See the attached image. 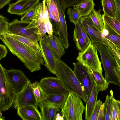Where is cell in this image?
<instances>
[{
	"label": "cell",
	"instance_id": "e575fe53",
	"mask_svg": "<svg viewBox=\"0 0 120 120\" xmlns=\"http://www.w3.org/2000/svg\"><path fill=\"white\" fill-rule=\"evenodd\" d=\"M102 104L100 100L97 101L89 120H97L101 106Z\"/></svg>",
	"mask_w": 120,
	"mask_h": 120
},
{
	"label": "cell",
	"instance_id": "f35d334b",
	"mask_svg": "<svg viewBox=\"0 0 120 120\" xmlns=\"http://www.w3.org/2000/svg\"><path fill=\"white\" fill-rule=\"evenodd\" d=\"M8 53V50L5 45L0 44V60L3 58H5Z\"/></svg>",
	"mask_w": 120,
	"mask_h": 120
},
{
	"label": "cell",
	"instance_id": "52a82bcc",
	"mask_svg": "<svg viewBox=\"0 0 120 120\" xmlns=\"http://www.w3.org/2000/svg\"><path fill=\"white\" fill-rule=\"evenodd\" d=\"M97 50L90 41L87 48L83 51L79 53L76 59L89 69L102 74L101 63L98 56Z\"/></svg>",
	"mask_w": 120,
	"mask_h": 120
},
{
	"label": "cell",
	"instance_id": "5bb4252c",
	"mask_svg": "<svg viewBox=\"0 0 120 120\" xmlns=\"http://www.w3.org/2000/svg\"><path fill=\"white\" fill-rule=\"evenodd\" d=\"M57 35L53 33L52 35H47L43 39L49 45L56 60L60 59L65 52L64 48Z\"/></svg>",
	"mask_w": 120,
	"mask_h": 120
},
{
	"label": "cell",
	"instance_id": "ee69618b",
	"mask_svg": "<svg viewBox=\"0 0 120 120\" xmlns=\"http://www.w3.org/2000/svg\"><path fill=\"white\" fill-rule=\"evenodd\" d=\"M64 120V118L62 116H61L59 113H57L56 115L55 120Z\"/></svg>",
	"mask_w": 120,
	"mask_h": 120
},
{
	"label": "cell",
	"instance_id": "ffe728a7",
	"mask_svg": "<svg viewBox=\"0 0 120 120\" xmlns=\"http://www.w3.org/2000/svg\"><path fill=\"white\" fill-rule=\"evenodd\" d=\"M69 92L48 95L44 101L52 103L60 109H62L65 104Z\"/></svg>",
	"mask_w": 120,
	"mask_h": 120
},
{
	"label": "cell",
	"instance_id": "7bdbcfd3",
	"mask_svg": "<svg viewBox=\"0 0 120 120\" xmlns=\"http://www.w3.org/2000/svg\"><path fill=\"white\" fill-rule=\"evenodd\" d=\"M11 0H0V9H2L7 4H9Z\"/></svg>",
	"mask_w": 120,
	"mask_h": 120
},
{
	"label": "cell",
	"instance_id": "7a4b0ae2",
	"mask_svg": "<svg viewBox=\"0 0 120 120\" xmlns=\"http://www.w3.org/2000/svg\"><path fill=\"white\" fill-rule=\"evenodd\" d=\"M55 75L69 92L76 94L86 103L87 99L84 87L74 71L60 59L56 60Z\"/></svg>",
	"mask_w": 120,
	"mask_h": 120
},
{
	"label": "cell",
	"instance_id": "6da1fadb",
	"mask_svg": "<svg viewBox=\"0 0 120 120\" xmlns=\"http://www.w3.org/2000/svg\"><path fill=\"white\" fill-rule=\"evenodd\" d=\"M0 37L10 52L31 72L40 70L41 65L44 63L41 53L37 52L8 34Z\"/></svg>",
	"mask_w": 120,
	"mask_h": 120
},
{
	"label": "cell",
	"instance_id": "b9f144b4",
	"mask_svg": "<svg viewBox=\"0 0 120 120\" xmlns=\"http://www.w3.org/2000/svg\"><path fill=\"white\" fill-rule=\"evenodd\" d=\"M116 61L117 63V65L114 68V70L116 75L120 83V65L116 60Z\"/></svg>",
	"mask_w": 120,
	"mask_h": 120
},
{
	"label": "cell",
	"instance_id": "1f68e13d",
	"mask_svg": "<svg viewBox=\"0 0 120 120\" xmlns=\"http://www.w3.org/2000/svg\"><path fill=\"white\" fill-rule=\"evenodd\" d=\"M9 19L2 15H0V36L7 34Z\"/></svg>",
	"mask_w": 120,
	"mask_h": 120
},
{
	"label": "cell",
	"instance_id": "277c9868",
	"mask_svg": "<svg viewBox=\"0 0 120 120\" xmlns=\"http://www.w3.org/2000/svg\"><path fill=\"white\" fill-rule=\"evenodd\" d=\"M6 69L0 64V110L4 112L13 105L16 94L7 75Z\"/></svg>",
	"mask_w": 120,
	"mask_h": 120
},
{
	"label": "cell",
	"instance_id": "f1b7e54d",
	"mask_svg": "<svg viewBox=\"0 0 120 120\" xmlns=\"http://www.w3.org/2000/svg\"><path fill=\"white\" fill-rule=\"evenodd\" d=\"M45 1L49 12L52 15L56 22L60 23L59 11L55 1L54 0H45Z\"/></svg>",
	"mask_w": 120,
	"mask_h": 120
},
{
	"label": "cell",
	"instance_id": "484cf974",
	"mask_svg": "<svg viewBox=\"0 0 120 120\" xmlns=\"http://www.w3.org/2000/svg\"><path fill=\"white\" fill-rule=\"evenodd\" d=\"M101 10L99 9L97 11L94 9L88 15L94 25L101 32L105 27L102 16L101 14Z\"/></svg>",
	"mask_w": 120,
	"mask_h": 120
},
{
	"label": "cell",
	"instance_id": "74e56055",
	"mask_svg": "<svg viewBox=\"0 0 120 120\" xmlns=\"http://www.w3.org/2000/svg\"><path fill=\"white\" fill-rule=\"evenodd\" d=\"M76 25L81 35L84 39L86 42L89 44L90 43L91 40L89 37L88 34L82 27L79 22Z\"/></svg>",
	"mask_w": 120,
	"mask_h": 120
},
{
	"label": "cell",
	"instance_id": "f546056e",
	"mask_svg": "<svg viewBox=\"0 0 120 120\" xmlns=\"http://www.w3.org/2000/svg\"><path fill=\"white\" fill-rule=\"evenodd\" d=\"M37 27L38 30V41H39L47 35L46 34L47 33V30L44 21L42 11L37 22Z\"/></svg>",
	"mask_w": 120,
	"mask_h": 120
},
{
	"label": "cell",
	"instance_id": "4dcf8cb0",
	"mask_svg": "<svg viewBox=\"0 0 120 120\" xmlns=\"http://www.w3.org/2000/svg\"><path fill=\"white\" fill-rule=\"evenodd\" d=\"M106 28L108 30V33L103 39L105 38L109 41L120 49V36L112 30Z\"/></svg>",
	"mask_w": 120,
	"mask_h": 120
},
{
	"label": "cell",
	"instance_id": "83f0119b",
	"mask_svg": "<svg viewBox=\"0 0 120 120\" xmlns=\"http://www.w3.org/2000/svg\"><path fill=\"white\" fill-rule=\"evenodd\" d=\"M31 86L38 103L46 99L47 96L42 88L40 82L36 81L32 83Z\"/></svg>",
	"mask_w": 120,
	"mask_h": 120
},
{
	"label": "cell",
	"instance_id": "cb8c5ba5",
	"mask_svg": "<svg viewBox=\"0 0 120 120\" xmlns=\"http://www.w3.org/2000/svg\"><path fill=\"white\" fill-rule=\"evenodd\" d=\"M102 16L104 28L112 30L120 36V22L116 18L109 17L104 14Z\"/></svg>",
	"mask_w": 120,
	"mask_h": 120
},
{
	"label": "cell",
	"instance_id": "ab89813d",
	"mask_svg": "<svg viewBox=\"0 0 120 120\" xmlns=\"http://www.w3.org/2000/svg\"><path fill=\"white\" fill-rule=\"evenodd\" d=\"M116 5V18L120 22V0H115Z\"/></svg>",
	"mask_w": 120,
	"mask_h": 120
},
{
	"label": "cell",
	"instance_id": "7c38bea8",
	"mask_svg": "<svg viewBox=\"0 0 120 120\" xmlns=\"http://www.w3.org/2000/svg\"><path fill=\"white\" fill-rule=\"evenodd\" d=\"M9 79L16 93L20 91L27 83L29 79L19 69L11 68L6 70Z\"/></svg>",
	"mask_w": 120,
	"mask_h": 120
},
{
	"label": "cell",
	"instance_id": "8992f818",
	"mask_svg": "<svg viewBox=\"0 0 120 120\" xmlns=\"http://www.w3.org/2000/svg\"><path fill=\"white\" fill-rule=\"evenodd\" d=\"M38 32L37 23L16 19L9 23L7 34L26 36L38 41Z\"/></svg>",
	"mask_w": 120,
	"mask_h": 120
},
{
	"label": "cell",
	"instance_id": "4fadbf2b",
	"mask_svg": "<svg viewBox=\"0 0 120 120\" xmlns=\"http://www.w3.org/2000/svg\"><path fill=\"white\" fill-rule=\"evenodd\" d=\"M79 22L89 35L91 41L105 43L101 32L92 22L89 16L80 18Z\"/></svg>",
	"mask_w": 120,
	"mask_h": 120
},
{
	"label": "cell",
	"instance_id": "60d3db41",
	"mask_svg": "<svg viewBox=\"0 0 120 120\" xmlns=\"http://www.w3.org/2000/svg\"><path fill=\"white\" fill-rule=\"evenodd\" d=\"M104 103L102 104L99 113L97 120H103L104 112Z\"/></svg>",
	"mask_w": 120,
	"mask_h": 120
},
{
	"label": "cell",
	"instance_id": "4316f807",
	"mask_svg": "<svg viewBox=\"0 0 120 120\" xmlns=\"http://www.w3.org/2000/svg\"><path fill=\"white\" fill-rule=\"evenodd\" d=\"M73 36L74 41L79 50L80 52L84 51L89 44L83 38L76 25L74 29Z\"/></svg>",
	"mask_w": 120,
	"mask_h": 120
},
{
	"label": "cell",
	"instance_id": "7402d4cb",
	"mask_svg": "<svg viewBox=\"0 0 120 120\" xmlns=\"http://www.w3.org/2000/svg\"><path fill=\"white\" fill-rule=\"evenodd\" d=\"M104 14L116 18V5L115 0H102L101 1Z\"/></svg>",
	"mask_w": 120,
	"mask_h": 120
},
{
	"label": "cell",
	"instance_id": "d590c367",
	"mask_svg": "<svg viewBox=\"0 0 120 120\" xmlns=\"http://www.w3.org/2000/svg\"><path fill=\"white\" fill-rule=\"evenodd\" d=\"M111 120H120V114L116 99L113 100V105Z\"/></svg>",
	"mask_w": 120,
	"mask_h": 120
},
{
	"label": "cell",
	"instance_id": "5b68a950",
	"mask_svg": "<svg viewBox=\"0 0 120 120\" xmlns=\"http://www.w3.org/2000/svg\"><path fill=\"white\" fill-rule=\"evenodd\" d=\"M61 112L66 120H82L83 113L85 109L81 98L77 94L69 92Z\"/></svg>",
	"mask_w": 120,
	"mask_h": 120
},
{
	"label": "cell",
	"instance_id": "836d02e7",
	"mask_svg": "<svg viewBox=\"0 0 120 120\" xmlns=\"http://www.w3.org/2000/svg\"><path fill=\"white\" fill-rule=\"evenodd\" d=\"M86 0H60L64 11L67 8L71 7L75 4Z\"/></svg>",
	"mask_w": 120,
	"mask_h": 120
},
{
	"label": "cell",
	"instance_id": "d4e9b609",
	"mask_svg": "<svg viewBox=\"0 0 120 120\" xmlns=\"http://www.w3.org/2000/svg\"><path fill=\"white\" fill-rule=\"evenodd\" d=\"M29 0H18L9 6L7 11L11 14L22 15L26 4Z\"/></svg>",
	"mask_w": 120,
	"mask_h": 120
},
{
	"label": "cell",
	"instance_id": "ac0fdd59",
	"mask_svg": "<svg viewBox=\"0 0 120 120\" xmlns=\"http://www.w3.org/2000/svg\"><path fill=\"white\" fill-rule=\"evenodd\" d=\"M95 5L93 0H86L74 5L73 7L81 17L88 15L94 9Z\"/></svg>",
	"mask_w": 120,
	"mask_h": 120
},
{
	"label": "cell",
	"instance_id": "d6a6232c",
	"mask_svg": "<svg viewBox=\"0 0 120 120\" xmlns=\"http://www.w3.org/2000/svg\"><path fill=\"white\" fill-rule=\"evenodd\" d=\"M67 14L69 15L70 22L75 25L79 22L80 17L78 13L73 8H68L67 10Z\"/></svg>",
	"mask_w": 120,
	"mask_h": 120
},
{
	"label": "cell",
	"instance_id": "f6af8a7d",
	"mask_svg": "<svg viewBox=\"0 0 120 120\" xmlns=\"http://www.w3.org/2000/svg\"><path fill=\"white\" fill-rule=\"evenodd\" d=\"M116 101L120 114V101L116 100Z\"/></svg>",
	"mask_w": 120,
	"mask_h": 120
},
{
	"label": "cell",
	"instance_id": "44dd1931",
	"mask_svg": "<svg viewBox=\"0 0 120 120\" xmlns=\"http://www.w3.org/2000/svg\"><path fill=\"white\" fill-rule=\"evenodd\" d=\"M8 34L22 43L31 47L37 52L41 53L38 41L30 38L14 34Z\"/></svg>",
	"mask_w": 120,
	"mask_h": 120
},
{
	"label": "cell",
	"instance_id": "2e32d148",
	"mask_svg": "<svg viewBox=\"0 0 120 120\" xmlns=\"http://www.w3.org/2000/svg\"><path fill=\"white\" fill-rule=\"evenodd\" d=\"M38 105L40 109L42 120H55L60 109L45 101L38 103Z\"/></svg>",
	"mask_w": 120,
	"mask_h": 120
},
{
	"label": "cell",
	"instance_id": "9a60e30c",
	"mask_svg": "<svg viewBox=\"0 0 120 120\" xmlns=\"http://www.w3.org/2000/svg\"><path fill=\"white\" fill-rule=\"evenodd\" d=\"M17 110L18 115L24 120H42L41 113L37 105L26 106L19 108Z\"/></svg>",
	"mask_w": 120,
	"mask_h": 120
},
{
	"label": "cell",
	"instance_id": "8fae6325",
	"mask_svg": "<svg viewBox=\"0 0 120 120\" xmlns=\"http://www.w3.org/2000/svg\"><path fill=\"white\" fill-rule=\"evenodd\" d=\"M39 41L41 52L45 62L44 65L50 72L55 75L56 59L54 54L46 41L42 39Z\"/></svg>",
	"mask_w": 120,
	"mask_h": 120
},
{
	"label": "cell",
	"instance_id": "30bf717a",
	"mask_svg": "<svg viewBox=\"0 0 120 120\" xmlns=\"http://www.w3.org/2000/svg\"><path fill=\"white\" fill-rule=\"evenodd\" d=\"M40 82L42 88L47 96L69 92L57 77L43 78Z\"/></svg>",
	"mask_w": 120,
	"mask_h": 120
},
{
	"label": "cell",
	"instance_id": "ba28073f",
	"mask_svg": "<svg viewBox=\"0 0 120 120\" xmlns=\"http://www.w3.org/2000/svg\"><path fill=\"white\" fill-rule=\"evenodd\" d=\"M31 83L29 80L23 89L16 94L13 104L15 109H17L19 108L27 105H38V103L31 87Z\"/></svg>",
	"mask_w": 120,
	"mask_h": 120
},
{
	"label": "cell",
	"instance_id": "e0dca14e",
	"mask_svg": "<svg viewBox=\"0 0 120 120\" xmlns=\"http://www.w3.org/2000/svg\"><path fill=\"white\" fill-rule=\"evenodd\" d=\"M98 91L95 83L94 82L91 93L86 103L85 120H89L97 101Z\"/></svg>",
	"mask_w": 120,
	"mask_h": 120
},
{
	"label": "cell",
	"instance_id": "d6986e66",
	"mask_svg": "<svg viewBox=\"0 0 120 120\" xmlns=\"http://www.w3.org/2000/svg\"><path fill=\"white\" fill-rule=\"evenodd\" d=\"M88 69L91 78L95 83L98 91H102L106 90L109 83L104 78L102 74Z\"/></svg>",
	"mask_w": 120,
	"mask_h": 120
},
{
	"label": "cell",
	"instance_id": "603a6c76",
	"mask_svg": "<svg viewBox=\"0 0 120 120\" xmlns=\"http://www.w3.org/2000/svg\"><path fill=\"white\" fill-rule=\"evenodd\" d=\"M110 95L108 94L106 97L104 103V112L103 120H111L113 105V92L110 91Z\"/></svg>",
	"mask_w": 120,
	"mask_h": 120
},
{
	"label": "cell",
	"instance_id": "8d00e7d4",
	"mask_svg": "<svg viewBox=\"0 0 120 120\" xmlns=\"http://www.w3.org/2000/svg\"><path fill=\"white\" fill-rule=\"evenodd\" d=\"M39 2V0H29L26 4L22 15L31 10Z\"/></svg>",
	"mask_w": 120,
	"mask_h": 120
},
{
	"label": "cell",
	"instance_id": "3957f363",
	"mask_svg": "<svg viewBox=\"0 0 120 120\" xmlns=\"http://www.w3.org/2000/svg\"><path fill=\"white\" fill-rule=\"evenodd\" d=\"M93 44L100 54L105 79L109 84L113 83L120 87V83L114 70L117 65V62L108 46L105 43L94 42Z\"/></svg>",
	"mask_w": 120,
	"mask_h": 120
},
{
	"label": "cell",
	"instance_id": "9c48e42d",
	"mask_svg": "<svg viewBox=\"0 0 120 120\" xmlns=\"http://www.w3.org/2000/svg\"><path fill=\"white\" fill-rule=\"evenodd\" d=\"M73 71L79 81L84 88L88 100L91 93L94 83L88 68L78 61L73 63Z\"/></svg>",
	"mask_w": 120,
	"mask_h": 120
}]
</instances>
